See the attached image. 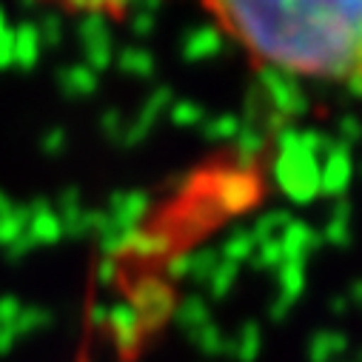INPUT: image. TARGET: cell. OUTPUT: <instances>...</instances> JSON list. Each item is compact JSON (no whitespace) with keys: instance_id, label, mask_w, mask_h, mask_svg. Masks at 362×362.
Listing matches in <instances>:
<instances>
[{"instance_id":"2","label":"cell","mask_w":362,"mask_h":362,"mask_svg":"<svg viewBox=\"0 0 362 362\" xmlns=\"http://www.w3.org/2000/svg\"><path fill=\"white\" fill-rule=\"evenodd\" d=\"M77 362H86V356H80V359H77Z\"/></svg>"},{"instance_id":"1","label":"cell","mask_w":362,"mask_h":362,"mask_svg":"<svg viewBox=\"0 0 362 362\" xmlns=\"http://www.w3.org/2000/svg\"><path fill=\"white\" fill-rule=\"evenodd\" d=\"M254 60L362 88V0H200Z\"/></svg>"}]
</instances>
